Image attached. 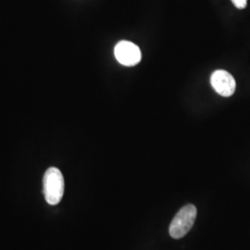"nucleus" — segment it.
Wrapping results in <instances>:
<instances>
[{
    "label": "nucleus",
    "instance_id": "obj_1",
    "mask_svg": "<svg viewBox=\"0 0 250 250\" xmlns=\"http://www.w3.org/2000/svg\"><path fill=\"white\" fill-rule=\"evenodd\" d=\"M64 188L62 172L55 167L47 169L43 178V193L46 202L51 206L59 204L62 199Z\"/></svg>",
    "mask_w": 250,
    "mask_h": 250
},
{
    "label": "nucleus",
    "instance_id": "obj_2",
    "mask_svg": "<svg viewBox=\"0 0 250 250\" xmlns=\"http://www.w3.org/2000/svg\"><path fill=\"white\" fill-rule=\"evenodd\" d=\"M197 208L192 204L183 207L173 220L171 221L169 228L170 235L174 239H180L187 235L197 219Z\"/></svg>",
    "mask_w": 250,
    "mask_h": 250
},
{
    "label": "nucleus",
    "instance_id": "obj_3",
    "mask_svg": "<svg viewBox=\"0 0 250 250\" xmlns=\"http://www.w3.org/2000/svg\"><path fill=\"white\" fill-rule=\"evenodd\" d=\"M118 62L126 67H133L141 62L142 53L139 46L130 41H120L114 47Z\"/></svg>",
    "mask_w": 250,
    "mask_h": 250
},
{
    "label": "nucleus",
    "instance_id": "obj_4",
    "mask_svg": "<svg viewBox=\"0 0 250 250\" xmlns=\"http://www.w3.org/2000/svg\"><path fill=\"white\" fill-rule=\"evenodd\" d=\"M212 88L222 97L229 98L233 95L236 88V82L230 72L224 70H217L210 76Z\"/></svg>",
    "mask_w": 250,
    "mask_h": 250
},
{
    "label": "nucleus",
    "instance_id": "obj_5",
    "mask_svg": "<svg viewBox=\"0 0 250 250\" xmlns=\"http://www.w3.org/2000/svg\"><path fill=\"white\" fill-rule=\"evenodd\" d=\"M232 4L235 8L244 9L248 5V0H232Z\"/></svg>",
    "mask_w": 250,
    "mask_h": 250
}]
</instances>
